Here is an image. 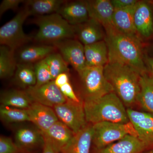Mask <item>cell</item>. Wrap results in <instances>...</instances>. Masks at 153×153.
<instances>
[{
  "label": "cell",
  "mask_w": 153,
  "mask_h": 153,
  "mask_svg": "<svg viewBox=\"0 0 153 153\" xmlns=\"http://www.w3.org/2000/svg\"></svg>",
  "instance_id": "cell-41"
},
{
  "label": "cell",
  "mask_w": 153,
  "mask_h": 153,
  "mask_svg": "<svg viewBox=\"0 0 153 153\" xmlns=\"http://www.w3.org/2000/svg\"><path fill=\"white\" fill-rule=\"evenodd\" d=\"M15 143L23 152L30 153L36 148L43 146L44 140L42 132L38 128L22 127L16 131Z\"/></svg>",
  "instance_id": "cell-16"
},
{
  "label": "cell",
  "mask_w": 153,
  "mask_h": 153,
  "mask_svg": "<svg viewBox=\"0 0 153 153\" xmlns=\"http://www.w3.org/2000/svg\"><path fill=\"white\" fill-rule=\"evenodd\" d=\"M114 9L126 8L135 5L137 0H110Z\"/></svg>",
  "instance_id": "cell-35"
},
{
  "label": "cell",
  "mask_w": 153,
  "mask_h": 153,
  "mask_svg": "<svg viewBox=\"0 0 153 153\" xmlns=\"http://www.w3.org/2000/svg\"><path fill=\"white\" fill-rule=\"evenodd\" d=\"M134 23L139 38L143 42L153 37V2L138 1L134 13Z\"/></svg>",
  "instance_id": "cell-11"
},
{
  "label": "cell",
  "mask_w": 153,
  "mask_h": 153,
  "mask_svg": "<svg viewBox=\"0 0 153 153\" xmlns=\"http://www.w3.org/2000/svg\"><path fill=\"white\" fill-rule=\"evenodd\" d=\"M55 84L59 88L70 82L68 73H63L59 74L54 80Z\"/></svg>",
  "instance_id": "cell-36"
},
{
  "label": "cell",
  "mask_w": 153,
  "mask_h": 153,
  "mask_svg": "<svg viewBox=\"0 0 153 153\" xmlns=\"http://www.w3.org/2000/svg\"><path fill=\"white\" fill-rule=\"evenodd\" d=\"M42 153H58L48 141L44 140Z\"/></svg>",
  "instance_id": "cell-38"
},
{
  "label": "cell",
  "mask_w": 153,
  "mask_h": 153,
  "mask_svg": "<svg viewBox=\"0 0 153 153\" xmlns=\"http://www.w3.org/2000/svg\"><path fill=\"white\" fill-rule=\"evenodd\" d=\"M27 110L30 122L41 131H46L59 121L54 109L50 107L33 102Z\"/></svg>",
  "instance_id": "cell-13"
},
{
  "label": "cell",
  "mask_w": 153,
  "mask_h": 153,
  "mask_svg": "<svg viewBox=\"0 0 153 153\" xmlns=\"http://www.w3.org/2000/svg\"><path fill=\"white\" fill-rule=\"evenodd\" d=\"M17 64L15 51L7 46L0 47V77L9 78L15 74Z\"/></svg>",
  "instance_id": "cell-26"
},
{
  "label": "cell",
  "mask_w": 153,
  "mask_h": 153,
  "mask_svg": "<svg viewBox=\"0 0 153 153\" xmlns=\"http://www.w3.org/2000/svg\"><path fill=\"white\" fill-rule=\"evenodd\" d=\"M92 143L94 149H100L131 135L137 137L132 124L103 122L92 125Z\"/></svg>",
  "instance_id": "cell-6"
},
{
  "label": "cell",
  "mask_w": 153,
  "mask_h": 153,
  "mask_svg": "<svg viewBox=\"0 0 153 153\" xmlns=\"http://www.w3.org/2000/svg\"><path fill=\"white\" fill-rule=\"evenodd\" d=\"M25 90L33 102L52 108L67 101L54 80L41 86H32Z\"/></svg>",
  "instance_id": "cell-10"
},
{
  "label": "cell",
  "mask_w": 153,
  "mask_h": 153,
  "mask_svg": "<svg viewBox=\"0 0 153 153\" xmlns=\"http://www.w3.org/2000/svg\"><path fill=\"white\" fill-rule=\"evenodd\" d=\"M67 1L64 0H28L25 1L30 16H44L57 13Z\"/></svg>",
  "instance_id": "cell-25"
},
{
  "label": "cell",
  "mask_w": 153,
  "mask_h": 153,
  "mask_svg": "<svg viewBox=\"0 0 153 153\" xmlns=\"http://www.w3.org/2000/svg\"><path fill=\"white\" fill-rule=\"evenodd\" d=\"M27 153H39L38 152H33Z\"/></svg>",
  "instance_id": "cell-40"
},
{
  "label": "cell",
  "mask_w": 153,
  "mask_h": 153,
  "mask_svg": "<svg viewBox=\"0 0 153 153\" xmlns=\"http://www.w3.org/2000/svg\"><path fill=\"white\" fill-rule=\"evenodd\" d=\"M45 60L49 66L52 80H55L59 74L69 72L68 64L60 53L54 52L47 56Z\"/></svg>",
  "instance_id": "cell-30"
},
{
  "label": "cell",
  "mask_w": 153,
  "mask_h": 153,
  "mask_svg": "<svg viewBox=\"0 0 153 153\" xmlns=\"http://www.w3.org/2000/svg\"><path fill=\"white\" fill-rule=\"evenodd\" d=\"M104 67H87L78 72L83 101L100 98L114 91L112 86L105 78Z\"/></svg>",
  "instance_id": "cell-5"
},
{
  "label": "cell",
  "mask_w": 153,
  "mask_h": 153,
  "mask_svg": "<svg viewBox=\"0 0 153 153\" xmlns=\"http://www.w3.org/2000/svg\"><path fill=\"white\" fill-rule=\"evenodd\" d=\"M44 139L48 141L58 153L67 146L75 134L64 124L58 121L46 131H41Z\"/></svg>",
  "instance_id": "cell-15"
},
{
  "label": "cell",
  "mask_w": 153,
  "mask_h": 153,
  "mask_svg": "<svg viewBox=\"0 0 153 153\" xmlns=\"http://www.w3.org/2000/svg\"><path fill=\"white\" fill-rule=\"evenodd\" d=\"M66 63L78 73L87 67L84 46L75 38L67 39L53 44Z\"/></svg>",
  "instance_id": "cell-9"
},
{
  "label": "cell",
  "mask_w": 153,
  "mask_h": 153,
  "mask_svg": "<svg viewBox=\"0 0 153 153\" xmlns=\"http://www.w3.org/2000/svg\"><path fill=\"white\" fill-rule=\"evenodd\" d=\"M24 1L22 0H3L0 4V16H1L9 10H16L20 4Z\"/></svg>",
  "instance_id": "cell-34"
},
{
  "label": "cell",
  "mask_w": 153,
  "mask_h": 153,
  "mask_svg": "<svg viewBox=\"0 0 153 153\" xmlns=\"http://www.w3.org/2000/svg\"><path fill=\"white\" fill-rule=\"evenodd\" d=\"M0 117L1 120L6 123H16L30 122L27 109H20L1 105Z\"/></svg>",
  "instance_id": "cell-29"
},
{
  "label": "cell",
  "mask_w": 153,
  "mask_h": 153,
  "mask_svg": "<svg viewBox=\"0 0 153 153\" xmlns=\"http://www.w3.org/2000/svg\"><path fill=\"white\" fill-rule=\"evenodd\" d=\"M130 122L135 129L137 138L146 149L153 146V117L148 113L131 108L127 109Z\"/></svg>",
  "instance_id": "cell-12"
},
{
  "label": "cell",
  "mask_w": 153,
  "mask_h": 153,
  "mask_svg": "<svg viewBox=\"0 0 153 153\" xmlns=\"http://www.w3.org/2000/svg\"><path fill=\"white\" fill-rule=\"evenodd\" d=\"M136 5L126 8L114 9L112 25L122 33L139 38L134 23Z\"/></svg>",
  "instance_id": "cell-21"
},
{
  "label": "cell",
  "mask_w": 153,
  "mask_h": 153,
  "mask_svg": "<svg viewBox=\"0 0 153 153\" xmlns=\"http://www.w3.org/2000/svg\"><path fill=\"white\" fill-rule=\"evenodd\" d=\"M75 27V35L84 46L103 41L105 37L103 26L96 20L90 18L87 21Z\"/></svg>",
  "instance_id": "cell-14"
},
{
  "label": "cell",
  "mask_w": 153,
  "mask_h": 153,
  "mask_svg": "<svg viewBox=\"0 0 153 153\" xmlns=\"http://www.w3.org/2000/svg\"><path fill=\"white\" fill-rule=\"evenodd\" d=\"M84 51L88 67H104L108 63V49L105 40L84 46Z\"/></svg>",
  "instance_id": "cell-22"
},
{
  "label": "cell",
  "mask_w": 153,
  "mask_h": 153,
  "mask_svg": "<svg viewBox=\"0 0 153 153\" xmlns=\"http://www.w3.org/2000/svg\"><path fill=\"white\" fill-rule=\"evenodd\" d=\"M109 62L126 64L141 75L147 73L144 61V43L139 38L124 34L113 25L105 28Z\"/></svg>",
  "instance_id": "cell-1"
},
{
  "label": "cell",
  "mask_w": 153,
  "mask_h": 153,
  "mask_svg": "<svg viewBox=\"0 0 153 153\" xmlns=\"http://www.w3.org/2000/svg\"><path fill=\"white\" fill-rule=\"evenodd\" d=\"M90 18L94 19L105 28L112 25L114 9L109 0L86 1Z\"/></svg>",
  "instance_id": "cell-19"
},
{
  "label": "cell",
  "mask_w": 153,
  "mask_h": 153,
  "mask_svg": "<svg viewBox=\"0 0 153 153\" xmlns=\"http://www.w3.org/2000/svg\"><path fill=\"white\" fill-rule=\"evenodd\" d=\"M57 50L53 45H39L28 46L22 48L17 55L18 63H37L45 59Z\"/></svg>",
  "instance_id": "cell-23"
},
{
  "label": "cell",
  "mask_w": 153,
  "mask_h": 153,
  "mask_svg": "<svg viewBox=\"0 0 153 153\" xmlns=\"http://www.w3.org/2000/svg\"><path fill=\"white\" fill-rule=\"evenodd\" d=\"M14 78L17 84L25 90L35 86L37 80L34 65L18 63Z\"/></svg>",
  "instance_id": "cell-28"
},
{
  "label": "cell",
  "mask_w": 153,
  "mask_h": 153,
  "mask_svg": "<svg viewBox=\"0 0 153 153\" xmlns=\"http://www.w3.org/2000/svg\"><path fill=\"white\" fill-rule=\"evenodd\" d=\"M33 102L25 90L11 89L1 94V105L4 106L27 109Z\"/></svg>",
  "instance_id": "cell-24"
},
{
  "label": "cell",
  "mask_w": 153,
  "mask_h": 153,
  "mask_svg": "<svg viewBox=\"0 0 153 153\" xmlns=\"http://www.w3.org/2000/svg\"><path fill=\"white\" fill-rule=\"evenodd\" d=\"M36 80L35 86H39L52 81V77L45 59L38 61L34 64Z\"/></svg>",
  "instance_id": "cell-31"
},
{
  "label": "cell",
  "mask_w": 153,
  "mask_h": 153,
  "mask_svg": "<svg viewBox=\"0 0 153 153\" xmlns=\"http://www.w3.org/2000/svg\"><path fill=\"white\" fill-rule=\"evenodd\" d=\"M0 153H27L18 147L13 140L8 137H0Z\"/></svg>",
  "instance_id": "cell-32"
},
{
  "label": "cell",
  "mask_w": 153,
  "mask_h": 153,
  "mask_svg": "<svg viewBox=\"0 0 153 153\" xmlns=\"http://www.w3.org/2000/svg\"><path fill=\"white\" fill-rule=\"evenodd\" d=\"M146 149L137 137L128 135L105 147L94 149L93 153H142Z\"/></svg>",
  "instance_id": "cell-18"
},
{
  "label": "cell",
  "mask_w": 153,
  "mask_h": 153,
  "mask_svg": "<svg viewBox=\"0 0 153 153\" xmlns=\"http://www.w3.org/2000/svg\"><path fill=\"white\" fill-rule=\"evenodd\" d=\"M59 88L66 97L67 100L78 102V103L82 101H81L78 98V97L76 96L70 82L61 86Z\"/></svg>",
  "instance_id": "cell-33"
},
{
  "label": "cell",
  "mask_w": 153,
  "mask_h": 153,
  "mask_svg": "<svg viewBox=\"0 0 153 153\" xmlns=\"http://www.w3.org/2000/svg\"><path fill=\"white\" fill-rule=\"evenodd\" d=\"M83 106L86 120L91 124L130 122L124 104L114 91L97 99L83 101Z\"/></svg>",
  "instance_id": "cell-3"
},
{
  "label": "cell",
  "mask_w": 153,
  "mask_h": 153,
  "mask_svg": "<svg viewBox=\"0 0 153 153\" xmlns=\"http://www.w3.org/2000/svg\"><path fill=\"white\" fill-rule=\"evenodd\" d=\"M32 22L39 28L34 38L37 42L52 45L65 39H76L75 27L57 13L37 16Z\"/></svg>",
  "instance_id": "cell-4"
},
{
  "label": "cell",
  "mask_w": 153,
  "mask_h": 153,
  "mask_svg": "<svg viewBox=\"0 0 153 153\" xmlns=\"http://www.w3.org/2000/svg\"><path fill=\"white\" fill-rule=\"evenodd\" d=\"M146 153H153V151H151L150 152H148Z\"/></svg>",
  "instance_id": "cell-39"
},
{
  "label": "cell",
  "mask_w": 153,
  "mask_h": 153,
  "mask_svg": "<svg viewBox=\"0 0 153 153\" xmlns=\"http://www.w3.org/2000/svg\"><path fill=\"white\" fill-rule=\"evenodd\" d=\"M144 61L148 74L153 79V58L145 55Z\"/></svg>",
  "instance_id": "cell-37"
},
{
  "label": "cell",
  "mask_w": 153,
  "mask_h": 153,
  "mask_svg": "<svg viewBox=\"0 0 153 153\" xmlns=\"http://www.w3.org/2000/svg\"><path fill=\"white\" fill-rule=\"evenodd\" d=\"M92 137V125L88 123L74 134L71 141L60 153H90Z\"/></svg>",
  "instance_id": "cell-20"
},
{
  "label": "cell",
  "mask_w": 153,
  "mask_h": 153,
  "mask_svg": "<svg viewBox=\"0 0 153 153\" xmlns=\"http://www.w3.org/2000/svg\"><path fill=\"white\" fill-rule=\"evenodd\" d=\"M140 91L138 98L144 109L153 114V79L148 73L141 75Z\"/></svg>",
  "instance_id": "cell-27"
},
{
  "label": "cell",
  "mask_w": 153,
  "mask_h": 153,
  "mask_svg": "<svg viewBox=\"0 0 153 153\" xmlns=\"http://www.w3.org/2000/svg\"><path fill=\"white\" fill-rule=\"evenodd\" d=\"M57 13L74 26L84 23L90 19L86 1H66Z\"/></svg>",
  "instance_id": "cell-17"
},
{
  "label": "cell",
  "mask_w": 153,
  "mask_h": 153,
  "mask_svg": "<svg viewBox=\"0 0 153 153\" xmlns=\"http://www.w3.org/2000/svg\"><path fill=\"white\" fill-rule=\"evenodd\" d=\"M53 108L59 120L75 134L88 124L85 117L83 101L78 103L67 100Z\"/></svg>",
  "instance_id": "cell-8"
},
{
  "label": "cell",
  "mask_w": 153,
  "mask_h": 153,
  "mask_svg": "<svg viewBox=\"0 0 153 153\" xmlns=\"http://www.w3.org/2000/svg\"><path fill=\"white\" fill-rule=\"evenodd\" d=\"M27 7H25L10 21L0 28V44L7 46L15 51L32 39L25 34L23 29V24L30 16Z\"/></svg>",
  "instance_id": "cell-7"
},
{
  "label": "cell",
  "mask_w": 153,
  "mask_h": 153,
  "mask_svg": "<svg viewBox=\"0 0 153 153\" xmlns=\"http://www.w3.org/2000/svg\"><path fill=\"white\" fill-rule=\"evenodd\" d=\"M108 82L124 104L129 106L137 102L140 91L139 73L123 63L109 62L104 66Z\"/></svg>",
  "instance_id": "cell-2"
}]
</instances>
